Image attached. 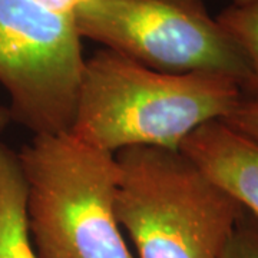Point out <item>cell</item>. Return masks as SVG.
Returning <instances> with one entry per match:
<instances>
[{"label":"cell","instance_id":"cell-1","mask_svg":"<svg viewBox=\"0 0 258 258\" xmlns=\"http://www.w3.org/2000/svg\"><path fill=\"white\" fill-rule=\"evenodd\" d=\"M244 99L230 76L165 74L105 47L85 59L69 132L111 154L131 147L176 151L198 126L224 119Z\"/></svg>","mask_w":258,"mask_h":258},{"label":"cell","instance_id":"cell-2","mask_svg":"<svg viewBox=\"0 0 258 258\" xmlns=\"http://www.w3.org/2000/svg\"><path fill=\"white\" fill-rule=\"evenodd\" d=\"M115 214L135 258H220L245 210L179 149L115 154Z\"/></svg>","mask_w":258,"mask_h":258},{"label":"cell","instance_id":"cell-3","mask_svg":"<svg viewBox=\"0 0 258 258\" xmlns=\"http://www.w3.org/2000/svg\"><path fill=\"white\" fill-rule=\"evenodd\" d=\"M18 155L37 258H135L115 214V154L66 131L35 135Z\"/></svg>","mask_w":258,"mask_h":258},{"label":"cell","instance_id":"cell-4","mask_svg":"<svg viewBox=\"0 0 258 258\" xmlns=\"http://www.w3.org/2000/svg\"><path fill=\"white\" fill-rule=\"evenodd\" d=\"M74 19L82 37L154 71L225 75L248 92V60L203 0H85Z\"/></svg>","mask_w":258,"mask_h":258},{"label":"cell","instance_id":"cell-5","mask_svg":"<svg viewBox=\"0 0 258 258\" xmlns=\"http://www.w3.org/2000/svg\"><path fill=\"white\" fill-rule=\"evenodd\" d=\"M74 15L37 0H0V85L10 116L39 134L69 131L85 57Z\"/></svg>","mask_w":258,"mask_h":258},{"label":"cell","instance_id":"cell-6","mask_svg":"<svg viewBox=\"0 0 258 258\" xmlns=\"http://www.w3.org/2000/svg\"><path fill=\"white\" fill-rule=\"evenodd\" d=\"M179 151L258 220V142L222 119L191 132Z\"/></svg>","mask_w":258,"mask_h":258},{"label":"cell","instance_id":"cell-7","mask_svg":"<svg viewBox=\"0 0 258 258\" xmlns=\"http://www.w3.org/2000/svg\"><path fill=\"white\" fill-rule=\"evenodd\" d=\"M26 200L18 152L0 142V258H37L29 232Z\"/></svg>","mask_w":258,"mask_h":258},{"label":"cell","instance_id":"cell-8","mask_svg":"<svg viewBox=\"0 0 258 258\" xmlns=\"http://www.w3.org/2000/svg\"><path fill=\"white\" fill-rule=\"evenodd\" d=\"M217 22L241 47L251 68L248 92L258 101V0L232 2L218 15Z\"/></svg>","mask_w":258,"mask_h":258},{"label":"cell","instance_id":"cell-9","mask_svg":"<svg viewBox=\"0 0 258 258\" xmlns=\"http://www.w3.org/2000/svg\"><path fill=\"white\" fill-rule=\"evenodd\" d=\"M220 258H258V220L245 211Z\"/></svg>","mask_w":258,"mask_h":258},{"label":"cell","instance_id":"cell-10","mask_svg":"<svg viewBox=\"0 0 258 258\" xmlns=\"http://www.w3.org/2000/svg\"><path fill=\"white\" fill-rule=\"evenodd\" d=\"M231 128L258 142V101L244 99L237 109L224 118Z\"/></svg>","mask_w":258,"mask_h":258},{"label":"cell","instance_id":"cell-11","mask_svg":"<svg viewBox=\"0 0 258 258\" xmlns=\"http://www.w3.org/2000/svg\"><path fill=\"white\" fill-rule=\"evenodd\" d=\"M37 2L47 9L56 12V13L74 15L75 9L85 0H37Z\"/></svg>","mask_w":258,"mask_h":258},{"label":"cell","instance_id":"cell-12","mask_svg":"<svg viewBox=\"0 0 258 258\" xmlns=\"http://www.w3.org/2000/svg\"><path fill=\"white\" fill-rule=\"evenodd\" d=\"M10 120H12V116H10L9 108L0 106V132L9 125Z\"/></svg>","mask_w":258,"mask_h":258},{"label":"cell","instance_id":"cell-13","mask_svg":"<svg viewBox=\"0 0 258 258\" xmlns=\"http://www.w3.org/2000/svg\"><path fill=\"white\" fill-rule=\"evenodd\" d=\"M232 2H244V0H232Z\"/></svg>","mask_w":258,"mask_h":258}]
</instances>
